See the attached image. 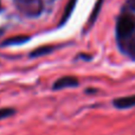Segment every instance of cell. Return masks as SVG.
Segmentation results:
<instances>
[{"mask_svg": "<svg viewBox=\"0 0 135 135\" xmlns=\"http://www.w3.org/2000/svg\"><path fill=\"white\" fill-rule=\"evenodd\" d=\"M133 6H134V8H135V2H134V5H133Z\"/></svg>", "mask_w": 135, "mask_h": 135, "instance_id": "cell-12", "label": "cell"}, {"mask_svg": "<svg viewBox=\"0 0 135 135\" xmlns=\"http://www.w3.org/2000/svg\"><path fill=\"white\" fill-rule=\"evenodd\" d=\"M113 105L117 109H128L135 107V95L124 96V97L115 98L113 101Z\"/></svg>", "mask_w": 135, "mask_h": 135, "instance_id": "cell-4", "label": "cell"}, {"mask_svg": "<svg viewBox=\"0 0 135 135\" xmlns=\"http://www.w3.org/2000/svg\"><path fill=\"white\" fill-rule=\"evenodd\" d=\"M122 44V50H123L126 54H128L132 58L135 59V37H129L124 40L120 42Z\"/></svg>", "mask_w": 135, "mask_h": 135, "instance_id": "cell-6", "label": "cell"}, {"mask_svg": "<svg viewBox=\"0 0 135 135\" xmlns=\"http://www.w3.org/2000/svg\"><path fill=\"white\" fill-rule=\"evenodd\" d=\"M135 31V20L131 16H122L119 18L116 24V35L119 40L129 38Z\"/></svg>", "mask_w": 135, "mask_h": 135, "instance_id": "cell-1", "label": "cell"}, {"mask_svg": "<svg viewBox=\"0 0 135 135\" xmlns=\"http://www.w3.org/2000/svg\"><path fill=\"white\" fill-rule=\"evenodd\" d=\"M16 2L19 9L27 16H37L42 11L40 0H16Z\"/></svg>", "mask_w": 135, "mask_h": 135, "instance_id": "cell-2", "label": "cell"}, {"mask_svg": "<svg viewBox=\"0 0 135 135\" xmlns=\"http://www.w3.org/2000/svg\"><path fill=\"white\" fill-rule=\"evenodd\" d=\"M30 39H31V37L30 36H26V35L14 36V37H11V38H8V39L4 40L0 46L4 47V46H12V45H21V44H24V43L28 42Z\"/></svg>", "mask_w": 135, "mask_h": 135, "instance_id": "cell-5", "label": "cell"}, {"mask_svg": "<svg viewBox=\"0 0 135 135\" xmlns=\"http://www.w3.org/2000/svg\"><path fill=\"white\" fill-rule=\"evenodd\" d=\"M78 78L75 76H64L58 78L52 85V90H61L64 88H76L78 86Z\"/></svg>", "mask_w": 135, "mask_h": 135, "instance_id": "cell-3", "label": "cell"}, {"mask_svg": "<svg viewBox=\"0 0 135 135\" xmlns=\"http://www.w3.org/2000/svg\"><path fill=\"white\" fill-rule=\"evenodd\" d=\"M14 114H16V109H13V108H1L0 109V120L9 117Z\"/></svg>", "mask_w": 135, "mask_h": 135, "instance_id": "cell-9", "label": "cell"}, {"mask_svg": "<svg viewBox=\"0 0 135 135\" xmlns=\"http://www.w3.org/2000/svg\"><path fill=\"white\" fill-rule=\"evenodd\" d=\"M102 2H103V0H98V2H97V4H96V6H95V9H94L93 14H91V21H94V20H95L96 16H97L98 11H100V7H101V4H102Z\"/></svg>", "mask_w": 135, "mask_h": 135, "instance_id": "cell-10", "label": "cell"}, {"mask_svg": "<svg viewBox=\"0 0 135 135\" xmlns=\"http://www.w3.org/2000/svg\"><path fill=\"white\" fill-rule=\"evenodd\" d=\"M56 49L57 47L54 46V45H43V46H39L36 50H33L30 54V57L35 58V57H40V56H44V55H49Z\"/></svg>", "mask_w": 135, "mask_h": 135, "instance_id": "cell-7", "label": "cell"}, {"mask_svg": "<svg viewBox=\"0 0 135 135\" xmlns=\"http://www.w3.org/2000/svg\"><path fill=\"white\" fill-rule=\"evenodd\" d=\"M76 1H77V0H70V1L68 2V5H66L65 9H64L63 17H62V19H61V23H59V26L64 25V24H65L66 21H68V19L70 18V16H71L72 11H74V8H75V5H76Z\"/></svg>", "mask_w": 135, "mask_h": 135, "instance_id": "cell-8", "label": "cell"}, {"mask_svg": "<svg viewBox=\"0 0 135 135\" xmlns=\"http://www.w3.org/2000/svg\"><path fill=\"white\" fill-rule=\"evenodd\" d=\"M86 93H96V90H95V89H88V90H86Z\"/></svg>", "mask_w": 135, "mask_h": 135, "instance_id": "cell-11", "label": "cell"}]
</instances>
